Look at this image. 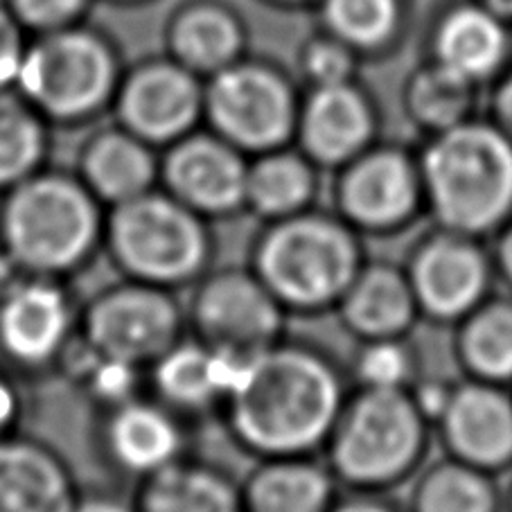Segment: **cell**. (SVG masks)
Returning a JSON list of instances; mask_svg holds the SVG:
<instances>
[{"label": "cell", "instance_id": "1", "mask_svg": "<svg viewBox=\"0 0 512 512\" xmlns=\"http://www.w3.org/2000/svg\"><path fill=\"white\" fill-rule=\"evenodd\" d=\"M339 416L341 384L330 361L282 339L242 364L219 418L237 449L260 461L307 456Z\"/></svg>", "mask_w": 512, "mask_h": 512}, {"label": "cell", "instance_id": "2", "mask_svg": "<svg viewBox=\"0 0 512 512\" xmlns=\"http://www.w3.org/2000/svg\"><path fill=\"white\" fill-rule=\"evenodd\" d=\"M107 208L75 170L48 165L0 194V264L73 280L104 251Z\"/></svg>", "mask_w": 512, "mask_h": 512}, {"label": "cell", "instance_id": "3", "mask_svg": "<svg viewBox=\"0 0 512 512\" xmlns=\"http://www.w3.org/2000/svg\"><path fill=\"white\" fill-rule=\"evenodd\" d=\"M125 68L109 34L82 21L32 34L16 91L55 129H84L111 116Z\"/></svg>", "mask_w": 512, "mask_h": 512}, {"label": "cell", "instance_id": "4", "mask_svg": "<svg viewBox=\"0 0 512 512\" xmlns=\"http://www.w3.org/2000/svg\"><path fill=\"white\" fill-rule=\"evenodd\" d=\"M104 255L120 278L179 294L215 267L213 222L192 213L161 185L107 210Z\"/></svg>", "mask_w": 512, "mask_h": 512}, {"label": "cell", "instance_id": "5", "mask_svg": "<svg viewBox=\"0 0 512 512\" xmlns=\"http://www.w3.org/2000/svg\"><path fill=\"white\" fill-rule=\"evenodd\" d=\"M249 267L287 312H316L341 303L357 278V246L334 219L305 213L264 224Z\"/></svg>", "mask_w": 512, "mask_h": 512}, {"label": "cell", "instance_id": "6", "mask_svg": "<svg viewBox=\"0 0 512 512\" xmlns=\"http://www.w3.org/2000/svg\"><path fill=\"white\" fill-rule=\"evenodd\" d=\"M425 174L438 217L458 231L497 224L512 206V147L490 127L449 129L427 154Z\"/></svg>", "mask_w": 512, "mask_h": 512}, {"label": "cell", "instance_id": "7", "mask_svg": "<svg viewBox=\"0 0 512 512\" xmlns=\"http://www.w3.org/2000/svg\"><path fill=\"white\" fill-rule=\"evenodd\" d=\"M82 325L70 280L0 264V364L23 377L57 375Z\"/></svg>", "mask_w": 512, "mask_h": 512}, {"label": "cell", "instance_id": "8", "mask_svg": "<svg viewBox=\"0 0 512 512\" xmlns=\"http://www.w3.org/2000/svg\"><path fill=\"white\" fill-rule=\"evenodd\" d=\"M300 100L278 66L246 55L206 79L203 127L246 156L287 147L296 136Z\"/></svg>", "mask_w": 512, "mask_h": 512}, {"label": "cell", "instance_id": "9", "mask_svg": "<svg viewBox=\"0 0 512 512\" xmlns=\"http://www.w3.org/2000/svg\"><path fill=\"white\" fill-rule=\"evenodd\" d=\"M287 310L246 267H213L190 289L188 334L240 364L285 339Z\"/></svg>", "mask_w": 512, "mask_h": 512}, {"label": "cell", "instance_id": "10", "mask_svg": "<svg viewBox=\"0 0 512 512\" xmlns=\"http://www.w3.org/2000/svg\"><path fill=\"white\" fill-rule=\"evenodd\" d=\"M188 334L176 291L120 278L82 303L79 337L102 355L147 370Z\"/></svg>", "mask_w": 512, "mask_h": 512}, {"label": "cell", "instance_id": "11", "mask_svg": "<svg viewBox=\"0 0 512 512\" xmlns=\"http://www.w3.org/2000/svg\"><path fill=\"white\" fill-rule=\"evenodd\" d=\"M332 463L343 479L377 485L395 479L418 449V413L397 391H370L332 429Z\"/></svg>", "mask_w": 512, "mask_h": 512}, {"label": "cell", "instance_id": "12", "mask_svg": "<svg viewBox=\"0 0 512 512\" xmlns=\"http://www.w3.org/2000/svg\"><path fill=\"white\" fill-rule=\"evenodd\" d=\"M206 79L172 57H147L125 68L111 120L163 152L203 127Z\"/></svg>", "mask_w": 512, "mask_h": 512}, {"label": "cell", "instance_id": "13", "mask_svg": "<svg viewBox=\"0 0 512 512\" xmlns=\"http://www.w3.org/2000/svg\"><path fill=\"white\" fill-rule=\"evenodd\" d=\"M249 156L201 127L161 152L158 185L208 222L246 215Z\"/></svg>", "mask_w": 512, "mask_h": 512}, {"label": "cell", "instance_id": "14", "mask_svg": "<svg viewBox=\"0 0 512 512\" xmlns=\"http://www.w3.org/2000/svg\"><path fill=\"white\" fill-rule=\"evenodd\" d=\"M104 463L136 485L190 456V422L147 391L100 411Z\"/></svg>", "mask_w": 512, "mask_h": 512}, {"label": "cell", "instance_id": "15", "mask_svg": "<svg viewBox=\"0 0 512 512\" xmlns=\"http://www.w3.org/2000/svg\"><path fill=\"white\" fill-rule=\"evenodd\" d=\"M240 368V361L185 334L147 368V393L188 422L222 416Z\"/></svg>", "mask_w": 512, "mask_h": 512}, {"label": "cell", "instance_id": "16", "mask_svg": "<svg viewBox=\"0 0 512 512\" xmlns=\"http://www.w3.org/2000/svg\"><path fill=\"white\" fill-rule=\"evenodd\" d=\"M73 170L93 197L111 210L158 188L161 152L111 122L84 138Z\"/></svg>", "mask_w": 512, "mask_h": 512}, {"label": "cell", "instance_id": "17", "mask_svg": "<svg viewBox=\"0 0 512 512\" xmlns=\"http://www.w3.org/2000/svg\"><path fill=\"white\" fill-rule=\"evenodd\" d=\"M79 494L75 470L46 440H0V512H73Z\"/></svg>", "mask_w": 512, "mask_h": 512}, {"label": "cell", "instance_id": "18", "mask_svg": "<svg viewBox=\"0 0 512 512\" xmlns=\"http://www.w3.org/2000/svg\"><path fill=\"white\" fill-rule=\"evenodd\" d=\"M165 55L208 79L249 55V30L222 0H190L165 25Z\"/></svg>", "mask_w": 512, "mask_h": 512}, {"label": "cell", "instance_id": "19", "mask_svg": "<svg viewBox=\"0 0 512 512\" xmlns=\"http://www.w3.org/2000/svg\"><path fill=\"white\" fill-rule=\"evenodd\" d=\"M370 134V113L355 88L346 84L314 86L300 102L298 149L314 165H341L357 156Z\"/></svg>", "mask_w": 512, "mask_h": 512}, {"label": "cell", "instance_id": "20", "mask_svg": "<svg viewBox=\"0 0 512 512\" xmlns=\"http://www.w3.org/2000/svg\"><path fill=\"white\" fill-rule=\"evenodd\" d=\"M134 501L138 512H244L240 481L192 456L138 483Z\"/></svg>", "mask_w": 512, "mask_h": 512}, {"label": "cell", "instance_id": "21", "mask_svg": "<svg viewBox=\"0 0 512 512\" xmlns=\"http://www.w3.org/2000/svg\"><path fill=\"white\" fill-rule=\"evenodd\" d=\"M244 512H330L332 479L307 456L260 458L240 481Z\"/></svg>", "mask_w": 512, "mask_h": 512}, {"label": "cell", "instance_id": "22", "mask_svg": "<svg viewBox=\"0 0 512 512\" xmlns=\"http://www.w3.org/2000/svg\"><path fill=\"white\" fill-rule=\"evenodd\" d=\"M314 192V163L300 149L287 145L249 158L244 213L262 224L310 210Z\"/></svg>", "mask_w": 512, "mask_h": 512}, {"label": "cell", "instance_id": "23", "mask_svg": "<svg viewBox=\"0 0 512 512\" xmlns=\"http://www.w3.org/2000/svg\"><path fill=\"white\" fill-rule=\"evenodd\" d=\"M416 199L411 167L397 154L361 158L343 176L339 203L343 213L364 226H386L402 219Z\"/></svg>", "mask_w": 512, "mask_h": 512}, {"label": "cell", "instance_id": "24", "mask_svg": "<svg viewBox=\"0 0 512 512\" xmlns=\"http://www.w3.org/2000/svg\"><path fill=\"white\" fill-rule=\"evenodd\" d=\"M447 434L467 461L499 465L512 456V406L488 388H465L445 409Z\"/></svg>", "mask_w": 512, "mask_h": 512}, {"label": "cell", "instance_id": "25", "mask_svg": "<svg viewBox=\"0 0 512 512\" xmlns=\"http://www.w3.org/2000/svg\"><path fill=\"white\" fill-rule=\"evenodd\" d=\"M485 285V264L472 246L436 242L420 255L416 289L429 312L456 316L476 303Z\"/></svg>", "mask_w": 512, "mask_h": 512}, {"label": "cell", "instance_id": "26", "mask_svg": "<svg viewBox=\"0 0 512 512\" xmlns=\"http://www.w3.org/2000/svg\"><path fill=\"white\" fill-rule=\"evenodd\" d=\"M55 127L16 91H0V194L50 165Z\"/></svg>", "mask_w": 512, "mask_h": 512}, {"label": "cell", "instance_id": "27", "mask_svg": "<svg viewBox=\"0 0 512 512\" xmlns=\"http://www.w3.org/2000/svg\"><path fill=\"white\" fill-rule=\"evenodd\" d=\"M506 52V37L492 14L474 7L454 12L438 34L440 66L467 82L485 77L499 66Z\"/></svg>", "mask_w": 512, "mask_h": 512}, {"label": "cell", "instance_id": "28", "mask_svg": "<svg viewBox=\"0 0 512 512\" xmlns=\"http://www.w3.org/2000/svg\"><path fill=\"white\" fill-rule=\"evenodd\" d=\"M97 411H107L147 391V370L111 359L77 337L57 370Z\"/></svg>", "mask_w": 512, "mask_h": 512}, {"label": "cell", "instance_id": "29", "mask_svg": "<svg viewBox=\"0 0 512 512\" xmlns=\"http://www.w3.org/2000/svg\"><path fill=\"white\" fill-rule=\"evenodd\" d=\"M341 303L346 321L370 337L397 332L411 314L409 289L388 269H370L364 276L357 273Z\"/></svg>", "mask_w": 512, "mask_h": 512}, {"label": "cell", "instance_id": "30", "mask_svg": "<svg viewBox=\"0 0 512 512\" xmlns=\"http://www.w3.org/2000/svg\"><path fill=\"white\" fill-rule=\"evenodd\" d=\"M416 512H497V497L479 472L440 467L422 483Z\"/></svg>", "mask_w": 512, "mask_h": 512}, {"label": "cell", "instance_id": "31", "mask_svg": "<svg viewBox=\"0 0 512 512\" xmlns=\"http://www.w3.org/2000/svg\"><path fill=\"white\" fill-rule=\"evenodd\" d=\"M323 21L346 46L370 48L393 32L395 0H323Z\"/></svg>", "mask_w": 512, "mask_h": 512}, {"label": "cell", "instance_id": "32", "mask_svg": "<svg viewBox=\"0 0 512 512\" xmlns=\"http://www.w3.org/2000/svg\"><path fill=\"white\" fill-rule=\"evenodd\" d=\"M467 359L488 377H512V307H492L476 316L465 334Z\"/></svg>", "mask_w": 512, "mask_h": 512}, {"label": "cell", "instance_id": "33", "mask_svg": "<svg viewBox=\"0 0 512 512\" xmlns=\"http://www.w3.org/2000/svg\"><path fill=\"white\" fill-rule=\"evenodd\" d=\"M470 84L445 66L427 70L413 84V107L429 125H456L470 104Z\"/></svg>", "mask_w": 512, "mask_h": 512}, {"label": "cell", "instance_id": "34", "mask_svg": "<svg viewBox=\"0 0 512 512\" xmlns=\"http://www.w3.org/2000/svg\"><path fill=\"white\" fill-rule=\"evenodd\" d=\"M93 0H5L30 34H43L82 23Z\"/></svg>", "mask_w": 512, "mask_h": 512}, {"label": "cell", "instance_id": "35", "mask_svg": "<svg viewBox=\"0 0 512 512\" xmlns=\"http://www.w3.org/2000/svg\"><path fill=\"white\" fill-rule=\"evenodd\" d=\"M300 70L312 86L346 84L352 70L348 46L337 37L310 41L300 52Z\"/></svg>", "mask_w": 512, "mask_h": 512}, {"label": "cell", "instance_id": "36", "mask_svg": "<svg viewBox=\"0 0 512 512\" xmlns=\"http://www.w3.org/2000/svg\"><path fill=\"white\" fill-rule=\"evenodd\" d=\"M32 34L23 28L14 12L0 3V91L16 88Z\"/></svg>", "mask_w": 512, "mask_h": 512}, {"label": "cell", "instance_id": "37", "mask_svg": "<svg viewBox=\"0 0 512 512\" xmlns=\"http://www.w3.org/2000/svg\"><path fill=\"white\" fill-rule=\"evenodd\" d=\"M359 373L370 388H382V391H397L406 373H409V361H406L404 352L391 346V343H382V346H373L364 352L359 361Z\"/></svg>", "mask_w": 512, "mask_h": 512}, {"label": "cell", "instance_id": "38", "mask_svg": "<svg viewBox=\"0 0 512 512\" xmlns=\"http://www.w3.org/2000/svg\"><path fill=\"white\" fill-rule=\"evenodd\" d=\"M25 418V397L21 377L0 364V440L21 431Z\"/></svg>", "mask_w": 512, "mask_h": 512}, {"label": "cell", "instance_id": "39", "mask_svg": "<svg viewBox=\"0 0 512 512\" xmlns=\"http://www.w3.org/2000/svg\"><path fill=\"white\" fill-rule=\"evenodd\" d=\"M73 512H138V508L134 499H125L120 494L82 490Z\"/></svg>", "mask_w": 512, "mask_h": 512}, {"label": "cell", "instance_id": "40", "mask_svg": "<svg viewBox=\"0 0 512 512\" xmlns=\"http://www.w3.org/2000/svg\"><path fill=\"white\" fill-rule=\"evenodd\" d=\"M449 400H452V395H447L443 388H438V386H429L420 393L422 409H425L427 413H445Z\"/></svg>", "mask_w": 512, "mask_h": 512}, {"label": "cell", "instance_id": "41", "mask_svg": "<svg viewBox=\"0 0 512 512\" xmlns=\"http://www.w3.org/2000/svg\"><path fill=\"white\" fill-rule=\"evenodd\" d=\"M330 512H393V510L382 506V503H377V501L355 499V501L339 503V506H332Z\"/></svg>", "mask_w": 512, "mask_h": 512}, {"label": "cell", "instance_id": "42", "mask_svg": "<svg viewBox=\"0 0 512 512\" xmlns=\"http://www.w3.org/2000/svg\"><path fill=\"white\" fill-rule=\"evenodd\" d=\"M499 109L503 120L508 122V127L512 129V77L508 79V84L503 86L501 97H499Z\"/></svg>", "mask_w": 512, "mask_h": 512}, {"label": "cell", "instance_id": "43", "mask_svg": "<svg viewBox=\"0 0 512 512\" xmlns=\"http://www.w3.org/2000/svg\"><path fill=\"white\" fill-rule=\"evenodd\" d=\"M503 262H506V269L512 276V233L506 237V242H503Z\"/></svg>", "mask_w": 512, "mask_h": 512}, {"label": "cell", "instance_id": "44", "mask_svg": "<svg viewBox=\"0 0 512 512\" xmlns=\"http://www.w3.org/2000/svg\"><path fill=\"white\" fill-rule=\"evenodd\" d=\"M490 5L503 14H512V0H490Z\"/></svg>", "mask_w": 512, "mask_h": 512}, {"label": "cell", "instance_id": "45", "mask_svg": "<svg viewBox=\"0 0 512 512\" xmlns=\"http://www.w3.org/2000/svg\"><path fill=\"white\" fill-rule=\"evenodd\" d=\"M273 3H305V0H273Z\"/></svg>", "mask_w": 512, "mask_h": 512}, {"label": "cell", "instance_id": "46", "mask_svg": "<svg viewBox=\"0 0 512 512\" xmlns=\"http://www.w3.org/2000/svg\"><path fill=\"white\" fill-rule=\"evenodd\" d=\"M118 3H140V0H118Z\"/></svg>", "mask_w": 512, "mask_h": 512}]
</instances>
